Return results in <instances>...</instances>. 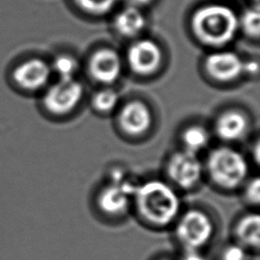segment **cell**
<instances>
[{
  "label": "cell",
  "instance_id": "603a6c76",
  "mask_svg": "<svg viewBox=\"0 0 260 260\" xmlns=\"http://www.w3.org/2000/svg\"><path fill=\"white\" fill-rule=\"evenodd\" d=\"M182 260H206L205 257L199 252V250L185 249Z\"/></svg>",
  "mask_w": 260,
  "mask_h": 260
},
{
  "label": "cell",
  "instance_id": "d4e9b609",
  "mask_svg": "<svg viewBox=\"0 0 260 260\" xmlns=\"http://www.w3.org/2000/svg\"><path fill=\"white\" fill-rule=\"evenodd\" d=\"M258 71V64L256 62H244V73L255 74Z\"/></svg>",
  "mask_w": 260,
  "mask_h": 260
},
{
  "label": "cell",
  "instance_id": "5bb4252c",
  "mask_svg": "<svg viewBox=\"0 0 260 260\" xmlns=\"http://www.w3.org/2000/svg\"><path fill=\"white\" fill-rule=\"evenodd\" d=\"M146 25V18L141 9L127 6L118 12L114 18L115 30L124 38L138 36Z\"/></svg>",
  "mask_w": 260,
  "mask_h": 260
},
{
  "label": "cell",
  "instance_id": "30bf717a",
  "mask_svg": "<svg viewBox=\"0 0 260 260\" xmlns=\"http://www.w3.org/2000/svg\"><path fill=\"white\" fill-rule=\"evenodd\" d=\"M51 73L52 69L46 61L32 58L22 62L15 68L13 78L19 87L24 90L32 91L46 86Z\"/></svg>",
  "mask_w": 260,
  "mask_h": 260
},
{
  "label": "cell",
  "instance_id": "9a60e30c",
  "mask_svg": "<svg viewBox=\"0 0 260 260\" xmlns=\"http://www.w3.org/2000/svg\"><path fill=\"white\" fill-rule=\"evenodd\" d=\"M236 235L245 248H258L260 242V218L257 213L243 217L236 226Z\"/></svg>",
  "mask_w": 260,
  "mask_h": 260
},
{
  "label": "cell",
  "instance_id": "6da1fadb",
  "mask_svg": "<svg viewBox=\"0 0 260 260\" xmlns=\"http://www.w3.org/2000/svg\"><path fill=\"white\" fill-rule=\"evenodd\" d=\"M191 29L196 39L209 47L229 44L239 28V17L228 5L206 4L198 8L191 17Z\"/></svg>",
  "mask_w": 260,
  "mask_h": 260
},
{
  "label": "cell",
  "instance_id": "2e32d148",
  "mask_svg": "<svg viewBox=\"0 0 260 260\" xmlns=\"http://www.w3.org/2000/svg\"><path fill=\"white\" fill-rule=\"evenodd\" d=\"M182 142L185 150L197 154L209 144V133L201 126H190L184 130L182 134Z\"/></svg>",
  "mask_w": 260,
  "mask_h": 260
},
{
  "label": "cell",
  "instance_id": "cb8c5ba5",
  "mask_svg": "<svg viewBox=\"0 0 260 260\" xmlns=\"http://www.w3.org/2000/svg\"><path fill=\"white\" fill-rule=\"evenodd\" d=\"M127 4V6L131 7H136V8H141L144 7L152 2V0H124Z\"/></svg>",
  "mask_w": 260,
  "mask_h": 260
},
{
  "label": "cell",
  "instance_id": "7a4b0ae2",
  "mask_svg": "<svg viewBox=\"0 0 260 260\" xmlns=\"http://www.w3.org/2000/svg\"><path fill=\"white\" fill-rule=\"evenodd\" d=\"M134 198L142 217L156 225L171 223L180 211V198L175 189L160 180H150L136 187Z\"/></svg>",
  "mask_w": 260,
  "mask_h": 260
},
{
  "label": "cell",
  "instance_id": "4fadbf2b",
  "mask_svg": "<svg viewBox=\"0 0 260 260\" xmlns=\"http://www.w3.org/2000/svg\"><path fill=\"white\" fill-rule=\"evenodd\" d=\"M215 133L224 141H236L241 139L248 129V120L244 114L238 111H226L222 113L215 122Z\"/></svg>",
  "mask_w": 260,
  "mask_h": 260
},
{
  "label": "cell",
  "instance_id": "ba28073f",
  "mask_svg": "<svg viewBox=\"0 0 260 260\" xmlns=\"http://www.w3.org/2000/svg\"><path fill=\"white\" fill-rule=\"evenodd\" d=\"M88 72L98 82L110 84L115 82L122 73V60L113 49L96 50L88 61Z\"/></svg>",
  "mask_w": 260,
  "mask_h": 260
},
{
  "label": "cell",
  "instance_id": "44dd1931",
  "mask_svg": "<svg viewBox=\"0 0 260 260\" xmlns=\"http://www.w3.org/2000/svg\"><path fill=\"white\" fill-rule=\"evenodd\" d=\"M246 248L241 244L230 245L222 253V260H246Z\"/></svg>",
  "mask_w": 260,
  "mask_h": 260
},
{
  "label": "cell",
  "instance_id": "ffe728a7",
  "mask_svg": "<svg viewBox=\"0 0 260 260\" xmlns=\"http://www.w3.org/2000/svg\"><path fill=\"white\" fill-rule=\"evenodd\" d=\"M239 25L243 27L247 36L258 38L260 32V14L258 7L246 10L241 19H239Z\"/></svg>",
  "mask_w": 260,
  "mask_h": 260
},
{
  "label": "cell",
  "instance_id": "7c38bea8",
  "mask_svg": "<svg viewBox=\"0 0 260 260\" xmlns=\"http://www.w3.org/2000/svg\"><path fill=\"white\" fill-rule=\"evenodd\" d=\"M135 190L136 187L127 182H113L100 192L99 206L108 214H121L127 210L130 197L134 195Z\"/></svg>",
  "mask_w": 260,
  "mask_h": 260
},
{
  "label": "cell",
  "instance_id": "8992f818",
  "mask_svg": "<svg viewBox=\"0 0 260 260\" xmlns=\"http://www.w3.org/2000/svg\"><path fill=\"white\" fill-rule=\"evenodd\" d=\"M171 181L182 189H191L201 180L203 166L196 153L188 150L175 152L169 159L167 166Z\"/></svg>",
  "mask_w": 260,
  "mask_h": 260
},
{
  "label": "cell",
  "instance_id": "7402d4cb",
  "mask_svg": "<svg viewBox=\"0 0 260 260\" xmlns=\"http://www.w3.org/2000/svg\"><path fill=\"white\" fill-rule=\"evenodd\" d=\"M245 196L249 202L252 204H258L260 200V181L256 177L252 179L246 189H245Z\"/></svg>",
  "mask_w": 260,
  "mask_h": 260
},
{
  "label": "cell",
  "instance_id": "ac0fdd59",
  "mask_svg": "<svg viewBox=\"0 0 260 260\" xmlns=\"http://www.w3.org/2000/svg\"><path fill=\"white\" fill-rule=\"evenodd\" d=\"M51 69L57 73L59 78H74L78 70V63L69 55H60L55 58Z\"/></svg>",
  "mask_w": 260,
  "mask_h": 260
},
{
  "label": "cell",
  "instance_id": "52a82bcc",
  "mask_svg": "<svg viewBox=\"0 0 260 260\" xmlns=\"http://www.w3.org/2000/svg\"><path fill=\"white\" fill-rule=\"evenodd\" d=\"M126 60L134 73L143 76L149 75L156 71L161 64V49L152 40L140 39L129 46Z\"/></svg>",
  "mask_w": 260,
  "mask_h": 260
},
{
  "label": "cell",
  "instance_id": "5b68a950",
  "mask_svg": "<svg viewBox=\"0 0 260 260\" xmlns=\"http://www.w3.org/2000/svg\"><path fill=\"white\" fill-rule=\"evenodd\" d=\"M83 95L82 84L74 78H59L49 86L44 94L43 104L52 114L63 115L72 111Z\"/></svg>",
  "mask_w": 260,
  "mask_h": 260
},
{
  "label": "cell",
  "instance_id": "277c9868",
  "mask_svg": "<svg viewBox=\"0 0 260 260\" xmlns=\"http://www.w3.org/2000/svg\"><path fill=\"white\" fill-rule=\"evenodd\" d=\"M213 235V223L203 211L191 209L186 211L176 226V236L185 249L199 250L206 245Z\"/></svg>",
  "mask_w": 260,
  "mask_h": 260
},
{
  "label": "cell",
  "instance_id": "8fae6325",
  "mask_svg": "<svg viewBox=\"0 0 260 260\" xmlns=\"http://www.w3.org/2000/svg\"><path fill=\"white\" fill-rule=\"evenodd\" d=\"M118 121L124 132L130 135H140L150 128L152 114L144 103L132 101L122 107Z\"/></svg>",
  "mask_w": 260,
  "mask_h": 260
},
{
  "label": "cell",
  "instance_id": "3957f363",
  "mask_svg": "<svg viewBox=\"0 0 260 260\" xmlns=\"http://www.w3.org/2000/svg\"><path fill=\"white\" fill-rule=\"evenodd\" d=\"M210 179L221 188L234 189L240 186L249 172L246 158L236 149L221 146L214 148L206 159Z\"/></svg>",
  "mask_w": 260,
  "mask_h": 260
},
{
  "label": "cell",
  "instance_id": "e0dca14e",
  "mask_svg": "<svg viewBox=\"0 0 260 260\" xmlns=\"http://www.w3.org/2000/svg\"><path fill=\"white\" fill-rule=\"evenodd\" d=\"M119 93L111 88L96 91L92 96V105L95 110L103 113L113 111L119 104Z\"/></svg>",
  "mask_w": 260,
  "mask_h": 260
},
{
  "label": "cell",
  "instance_id": "9c48e42d",
  "mask_svg": "<svg viewBox=\"0 0 260 260\" xmlns=\"http://www.w3.org/2000/svg\"><path fill=\"white\" fill-rule=\"evenodd\" d=\"M204 66L212 78L222 82L232 81L244 73V61L232 51H215L209 54Z\"/></svg>",
  "mask_w": 260,
  "mask_h": 260
},
{
  "label": "cell",
  "instance_id": "484cf974",
  "mask_svg": "<svg viewBox=\"0 0 260 260\" xmlns=\"http://www.w3.org/2000/svg\"><path fill=\"white\" fill-rule=\"evenodd\" d=\"M166 260H169V259H166Z\"/></svg>",
  "mask_w": 260,
  "mask_h": 260
},
{
  "label": "cell",
  "instance_id": "d6986e66",
  "mask_svg": "<svg viewBox=\"0 0 260 260\" xmlns=\"http://www.w3.org/2000/svg\"><path fill=\"white\" fill-rule=\"evenodd\" d=\"M82 11L92 15H103L111 11L117 0H73Z\"/></svg>",
  "mask_w": 260,
  "mask_h": 260
}]
</instances>
